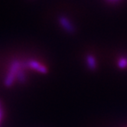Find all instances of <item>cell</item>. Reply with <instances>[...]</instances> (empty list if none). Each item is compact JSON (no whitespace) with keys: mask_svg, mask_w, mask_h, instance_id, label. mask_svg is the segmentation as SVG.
I'll list each match as a JSON object with an SVG mask.
<instances>
[{"mask_svg":"<svg viewBox=\"0 0 127 127\" xmlns=\"http://www.w3.org/2000/svg\"><path fill=\"white\" fill-rule=\"evenodd\" d=\"M59 23L62 28L68 33H74L75 32L74 26L70 22V21L65 16H61L59 18Z\"/></svg>","mask_w":127,"mask_h":127,"instance_id":"cell-1","label":"cell"},{"mask_svg":"<svg viewBox=\"0 0 127 127\" xmlns=\"http://www.w3.org/2000/svg\"><path fill=\"white\" fill-rule=\"evenodd\" d=\"M87 64H89L90 67L91 68H94L95 67V65H96V62H95V59L94 57L92 56H88L87 57Z\"/></svg>","mask_w":127,"mask_h":127,"instance_id":"cell-2","label":"cell"},{"mask_svg":"<svg viewBox=\"0 0 127 127\" xmlns=\"http://www.w3.org/2000/svg\"><path fill=\"white\" fill-rule=\"evenodd\" d=\"M118 65L121 68H124L127 66V58H122L120 59L119 62H118Z\"/></svg>","mask_w":127,"mask_h":127,"instance_id":"cell-3","label":"cell"},{"mask_svg":"<svg viewBox=\"0 0 127 127\" xmlns=\"http://www.w3.org/2000/svg\"><path fill=\"white\" fill-rule=\"evenodd\" d=\"M2 109L1 104H0V121L2 120Z\"/></svg>","mask_w":127,"mask_h":127,"instance_id":"cell-4","label":"cell"}]
</instances>
